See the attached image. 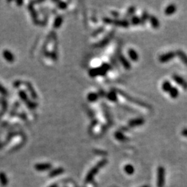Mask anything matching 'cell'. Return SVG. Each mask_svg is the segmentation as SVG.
I'll return each mask as SVG.
<instances>
[{"label":"cell","mask_w":187,"mask_h":187,"mask_svg":"<svg viewBox=\"0 0 187 187\" xmlns=\"http://www.w3.org/2000/svg\"><path fill=\"white\" fill-rule=\"evenodd\" d=\"M111 69V66L107 63H103L101 66L96 68L91 69L89 71V75L91 77L99 76H105L108 71Z\"/></svg>","instance_id":"1"},{"label":"cell","mask_w":187,"mask_h":187,"mask_svg":"<svg viewBox=\"0 0 187 187\" xmlns=\"http://www.w3.org/2000/svg\"><path fill=\"white\" fill-rule=\"evenodd\" d=\"M107 163V159H103L101 161H100L99 163H98L94 167H93L91 169L89 170L88 173H87L86 178H85V182L89 183L90 182L91 180H93L94 176L98 173L99 172V170L100 168H101L102 167H103L104 166L106 165Z\"/></svg>","instance_id":"2"},{"label":"cell","mask_w":187,"mask_h":187,"mask_svg":"<svg viewBox=\"0 0 187 187\" xmlns=\"http://www.w3.org/2000/svg\"><path fill=\"white\" fill-rule=\"evenodd\" d=\"M116 91H117L118 92V94H119L121 96H122L123 97L125 98V99H126L127 101H130V102H131V103L137 104V105L141 106V107H145V108H148V109H150V106L148 104L145 103V102L139 101V100L137 99H134V98H133V97L131 96L128 95V94L126 93L123 91L119 90V89H117V90H116Z\"/></svg>","instance_id":"3"},{"label":"cell","mask_w":187,"mask_h":187,"mask_svg":"<svg viewBox=\"0 0 187 187\" xmlns=\"http://www.w3.org/2000/svg\"><path fill=\"white\" fill-rule=\"evenodd\" d=\"M103 20L105 24H113L115 25V26L124 27V28H127V27H128L129 25H130V22H129L128 21L125 20H116V19L104 18L103 19Z\"/></svg>","instance_id":"4"},{"label":"cell","mask_w":187,"mask_h":187,"mask_svg":"<svg viewBox=\"0 0 187 187\" xmlns=\"http://www.w3.org/2000/svg\"><path fill=\"white\" fill-rule=\"evenodd\" d=\"M164 176H165V170L162 166H159L157 169V186L163 187L164 185Z\"/></svg>","instance_id":"5"},{"label":"cell","mask_w":187,"mask_h":187,"mask_svg":"<svg viewBox=\"0 0 187 187\" xmlns=\"http://www.w3.org/2000/svg\"><path fill=\"white\" fill-rule=\"evenodd\" d=\"M176 56V53L173 51H170L168 52V53L162 54L161 56H159V60L160 62H162V63H164V62H167L169 61V60H172V58H175V56Z\"/></svg>","instance_id":"6"},{"label":"cell","mask_w":187,"mask_h":187,"mask_svg":"<svg viewBox=\"0 0 187 187\" xmlns=\"http://www.w3.org/2000/svg\"><path fill=\"white\" fill-rule=\"evenodd\" d=\"M172 79H173L175 82L177 84L180 85L181 87H182L185 90H187V82L184 80L182 77L179 76L178 74H173L172 75Z\"/></svg>","instance_id":"7"},{"label":"cell","mask_w":187,"mask_h":187,"mask_svg":"<svg viewBox=\"0 0 187 187\" xmlns=\"http://www.w3.org/2000/svg\"><path fill=\"white\" fill-rule=\"evenodd\" d=\"M2 56H3L4 59L10 63H12L15 60L14 54L8 49H4L2 52Z\"/></svg>","instance_id":"8"},{"label":"cell","mask_w":187,"mask_h":187,"mask_svg":"<svg viewBox=\"0 0 187 187\" xmlns=\"http://www.w3.org/2000/svg\"><path fill=\"white\" fill-rule=\"evenodd\" d=\"M34 167L37 171H45L51 169L52 165L49 163H38L35 164Z\"/></svg>","instance_id":"9"},{"label":"cell","mask_w":187,"mask_h":187,"mask_svg":"<svg viewBox=\"0 0 187 187\" xmlns=\"http://www.w3.org/2000/svg\"><path fill=\"white\" fill-rule=\"evenodd\" d=\"M144 123H145L144 118H143L141 117H139V118H134V119L130 120L128 123V126L129 127L133 128V127H135V126H141V125H143Z\"/></svg>","instance_id":"10"},{"label":"cell","mask_w":187,"mask_h":187,"mask_svg":"<svg viewBox=\"0 0 187 187\" xmlns=\"http://www.w3.org/2000/svg\"><path fill=\"white\" fill-rule=\"evenodd\" d=\"M24 85H25V86L26 87V88H27V89H28V91H29V93H30L31 96L32 97V99H34V100L37 99V93L34 89V87H33L32 84H31L30 82H24Z\"/></svg>","instance_id":"11"},{"label":"cell","mask_w":187,"mask_h":187,"mask_svg":"<svg viewBox=\"0 0 187 187\" xmlns=\"http://www.w3.org/2000/svg\"><path fill=\"white\" fill-rule=\"evenodd\" d=\"M118 59H119L120 62L122 64V65L123 66V67L126 69L128 70L130 69L131 68L130 62L127 60V58L125 57L123 54H120V55L118 56Z\"/></svg>","instance_id":"12"},{"label":"cell","mask_w":187,"mask_h":187,"mask_svg":"<svg viewBox=\"0 0 187 187\" xmlns=\"http://www.w3.org/2000/svg\"><path fill=\"white\" fill-rule=\"evenodd\" d=\"M112 35H113V33H112V34H109L107 35V36H106L105 38H104L103 39H102L101 41H100L99 43L96 44L95 47H105V45H107L108 42H109L110 39H111V37Z\"/></svg>","instance_id":"13"},{"label":"cell","mask_w":187,"mask_h":187,"mask_svg":"<svg viewBox=\"0 0 187 187\" xmlns=\"http://www.w3.org/2000/svg\"><path fill=\"white\" fill-rule=\"evenodd\" d=\"M64 170L63 168L59 167V168H55V169L51 170V171L49 172V175H49V178H54V177L62 174L64 172Z\"/></svg>","instance_id":"14"},{"label":"cell","mask_w":187,"mask_h":187,"mask_svg":"<svg viewBox=\"0 0 187 187\" xmlns=\"http://www.w3.org/2000/svg\"><path fill=\"white\" fill-rule=\"evenodd\" d=\"M176 9H177L176 6L174 4H169V5L165 8V10H164V13H165L166 15H171L174 14L175 12Z\"/></svg>","instance_id":"15"},{"label":"cell","mask_w":187,"mask_h":187,"mask_svg":"<svg viewBox=\"0 0 187 187\" xmlns=\"http://www.w3.org/2000/svg\"><path fill=\"white\" fill-rule=\"evenodd\" d=\"M128 53L129 57H130V58L132 60V61L137 62V60H139V55H138V53H137V52L135 51L134 49H130L128 50Z\"/></svg>","instance_id":"16"},{"label":"cell","mask_w":187,"mask_h":187,"mask_svg":"<svg viewBox=\"0 0 187 187\" xmlns=\"http://www.w3.org/2000/svg\"><path fill=\"white\" fill-rule=\"evenodd\" d=\"M62 22H63V18H62V15H58L56 17L54 20V22L53 24V26L54 28L57 29L59 28L60 26L62 24Z\"/></svg>","instance_id":"17"},{"label":"cell","mask_w":187,"mask_h":187,"mask_svg":"<svg viewBox=\"0 0 187 187\" xmlns=\"http://www.w3.org/2000/svg\"><path fill=\"white\" fill-rule=\"evenodd\" d=\"M114 137H115V138L117 139V140L123 141V142L128 140V137H127L122 132H121V131H117V132L114 133Z\"/></svg>","instance_id":"18"},{"label":"cell","mask_w":187,"mask_h":187,"mask_svg":"<svg viewBox=\"0 0 187 187\" xmlns=\"http://www.w3.org/2000/svg\"><path fill=\"white\" fill-rule=\"evenodd\" d=\"M175 53H176V55L180 58V59L187 66V55L185 53L184 51H182V50H178Z\"/></svg>","instance_id":"19"},{"label":"cell","mask_w":187,"mask_h":187,"mask_svg":"<svg viewBox=\"0 0 187 187\" xmlns=\"http://www.w3.org/2000/svg\"><path fill=\"white\" fill-rule=\"evenodd\" d=\"M149 20H150V24L152 25V26H153L154 28H159V20H158V19L156 18L155 16L150 15L149 17Z\"/></svg>","instance_id":"20"},{"label":"cell","mask_w":187,"mask_h":187,"mask_svg":"<svg viewBox=\"0 0 187 187\" xmlns=\"http://www.w3.org/2000/svg\"><path fill=\"white\" fill-rule=\"evenodd\" d=\"M107 98L110 101L112 102L117 101V94H116V91L115 90L110 91L109 93L107 94Z\"/></svg>","instance_id":"21"},{"label":"cell","mask_w":187,"mask_h":187,"mask_svg":"<svg viewBox=\"0 0 187 187\" xmlns=\"http://www.w3.org/2000/svg\"><path fill=\"white\" fill-rule=\"evenodd\" d=\"M0 183L3 186H6L8 184V178L4 172H0Z\"/></svg>","instance_id":"22"},{"label":"cell","mask_w":187,"mask_h":187,"mask_svg":"<svg viewBox=\"0 0 187 187\" xmlns=\"http://www.w3.org/2000/svg\"><path fill=\"white\" fill-rule=\"evenodd\" d=\"M18 95H19V96H20V99L22 100L23 102H24L25 103H26L27 102L29 101L28 95H27L26 92L24 90H20V91H18Z\"/></svg>","instance_id":"23"},{"label":"cell","mask_w":187,"mask_h":187,"mask_svg":"<svg viewBox=\"0 0 187 187\" xmlns=\"http://www.w3.org/2000/svg\"><path fill=\"white\" fill-rule=\"evenodd\" d=\"M99 94L95 92H90L87 95V99L89 102H91V103H94V102H96L99 99Z\"/></svg>","instance_id":"24"},{"label":"cell","mask_w":187,"mask_h":187,"mask_svg":"<svg viewBox=\"0 0 187 187\" xmlns=\"http://www.w3.org/2000/svg\"><path fill=\"white\" fill-rule=\"evenodd\" d=\"M162 89H163L164 91L165 92H169L170 89L172 88V85L170 83V81L168 80H165L162 84Z\"/></svg>","instance_id":"25"},{"label":"cell","mask_w":187,"mask_h":187,"mask_svg":"<svg viewBox=\"0 0 187 187\" xmlns=\"http://www.w3.org/2000/svg\"><path fill=\"white\" fill-rule=\"evenodd\" d=\"M169 94L170 97L172 98V99H176V98H178L179 96L178 89L175 87H172L169 91Z\"/></svg>","instance_id":"26"},{"label":"cell","mask_w":187,"mask_h":187,"mask_svg":"<svg viewBox=\"0 0 187 187\" xmlns=\"http://www.w3.org/2000/svg\"><path fill=\"white\" fill-rule=\"evenodd\" d=\"M124 170L128 175H132L134 172V168L131 164H127L125 166Z\"/></svg>","instance_id":"27"},{"label":"cell","mask_w":187,"mask_h":187,"mask_svg":"<svg viewBox=\"0 0 187 187\" xmlns=\"http://www.w3.org/2000/svg\"><path fill=\"white\" fill-rule=\"evenodd\" d=\"M131 24L133 25H138L141 24V18L137 16H133L131 18Z\"/></svg>","instance_id":"28"},{"label":"cell","mask_w":187,"mask_h":187,"mask_svg":"<svg viewBox=\"0 0 187 187\" xmlns=\"http://www.w3.org/2000/svg\"><path fill=\"white\" fill-rule=\"evenodd\" d=\"M149 15L147 12H143L142 15L141 17V24H145V22L149 19Z\"/></svg>","instance_id":"29"},{"label":"cell","mask_w":187,"mask_h":187,"mask_svg":"<svg viewBox=\"0 0 187 187\" xmlns=\"http://www.w3.org/2000/svg\"><path fill=\"white\" fill-rule=\"evenodd\" d=\"M26 105L28 108L33 110V109H35V108H36V107L37 106V103H35V102L34 101H31L29 100V101L26 103Z\"/></svg>","instance_id":"30"},{"label":"cell","mask_w":187,"mask_h":187,"mask_svg":"<svg viewBox=\"0 0 187 187\" xmlns=\"http://www.w3.org/2000/svg\"><path fill=\"white\" fill-rule=\"evenodd\" d=\"M135 10H136V8H135L134 6H130V7L128 9V10H127L126 16L130 17V16L133 15L134 14Z\"/></svg>","instance_id":"31"},{"label":"cell","mask_w":187,"mask_h":187,"mask_svg":"<svg viewBox=\"0 0 187 187\" xmlns=\"http://www.w3.org/2000/svg\"><path fill=\"white\" fill-rule=\"evenodd\" d=\"M0 94L3 96H7L8 95V91L7 89L4 85H2L1 83H0Z\"/></svg>","instance_id":"32"},{"label":"cell","mask_w":187,"mask_h":187,"mask_svg":"<svg viewBox=\"0 0 187 187\" xmlns=\"http://www.w3.org/2000/svg\"><path fill=\"white\" fill-rule=\"evenodd\" d=\"M57 6L60 9H65L67 7V4L64 1H57Z\"/></svg>","instance_id":"33"},{"label":"cell","mask_w":187,"mask_h":187,"mask_svg":"<svg viewBox=\"0 0 187 187\" xmlns=\"http://www.w3.org/2000/svg\"><path fill=\"white\" fill-rule=\"evenodd\" d=\"M103 31H104L103 26L99 27V28L96 29V30L94 31L93 33H92V36H96V35H98L99 34H100V33H101L102 32H103Z\"/></svg>","instance_id":"34"},{"label":"cell","mask_w":187,"mask_h":187,"mask_svg":"<svg viewBox=\"0 0 187 187\" xmlns=\"http://www.w3.org/2000/svg\"><path fill=\"white\" fill-rule=\"evenodd\" d=\"M0 103L2 104V108H3V112H6L8 107V104L6 101L4 99H1V101H0Z\"/></svg>","instance_id":"35"},{"label":"cell","mask_w":187,"mask_h":187,"mask_svg":"<svg viewBox=\"0 0 187 187\" xmlns=\"http://www.w3.org/2000/svg\"><path fill=\"white\" fill-rule=\"evenodd\" d=\"M30 10H31V15H32V18L33 20H35L37 18V15H36V12H35V9L33 8H30Z\"/></svg>","instance_id":"36"},{"label":"cell","mask_w":187,"mask_h":187,"mask_svg":"<svg viewBox=\"0 0 187 187\" xmlns=\"http://www.w3.org/2000/svg\"><path fill=\"white\" fill-rule=\"evenodd\" d=\"M97 124H98V120L94 119V120L92 122H91V125H90V128H91V129L94 128L96 126Z\"/></svg>","instance_id":"37"},{"label":"cell","mask_w":187,"mask_h":187,"mask_svg":"<svg viewBox=\"0 0 187 187\" xmlns=\"http://www.w3.org/2000/svg\"><path fill=\"white\" fill-rule=\"evenodd\" d=\"M99 94V96L103 97V96H105V91H104L103 90H100L99 91V94Z\"/></svg>","instance_id":"38"},{"label":"cell","mask_w":187,"mask_h":187,"mask_svg":"<svg viewBox=\"0 0 187 187\" xmlns=\"http://www.w3.org/2000/svg\"><path fill=\"white\" fill-rule=\"evenodd\" d=\"M182 134L184 135V137H187V128H184V130L182 131Z\"/></svg>","instance_id":"39"},{"label":"cell","mask_w":187,"mask_h":187,"mask_svg":"<svg viewBox=\"0 0 187 187\" xmlns=\"http://www.w3.org/2000/svg\"><path fill=\"white\" fill-rule=\"evenodd\" d=\"M23 3H24V1H18L16 2V4H18L19 6H20L21 5H22V4H23Z\"/></svg>","instance_id":"40"},{"label":"cell","mask_w":187,"mask_h":187,"mask_svg":"<svg viewBox=\"0 0 187 187\" xmlns=\"http://www.w3.org/2000/svg\"><path fill=\"white\" fill-rule=\"evenodd\" d=\"M49 187H58V185L57 184H53L50 185Z\"/></svg>","instance_id":"41"},{"label":"cell","mask_w":187,"mask_h":187,"mask_svg":"<svg viewBox=\"0 0 187 187\" xmlns=\"http://www.w3.org/2000/svg\"><path fill=\"white\" fill-rule=\"evenodd\" d=\"M112 14L114 15V16H116V17H118V15H119L118 13V12H112Z\"/></svg>","instance_id":"42"},{"label":"cell","mask_w":187,"mask_h":187,"mask_svg":"<svg viewBox=\"0 0 187 187\" xmlns=\"http://www.w3.org/2000/svg\"><path fill=\"white\" fill-rule=\"evenodd\" d=\"M141 187H149V186H148V185H144V186H143Z\"/></svg>","instance_id":"43"}]
</instances>
